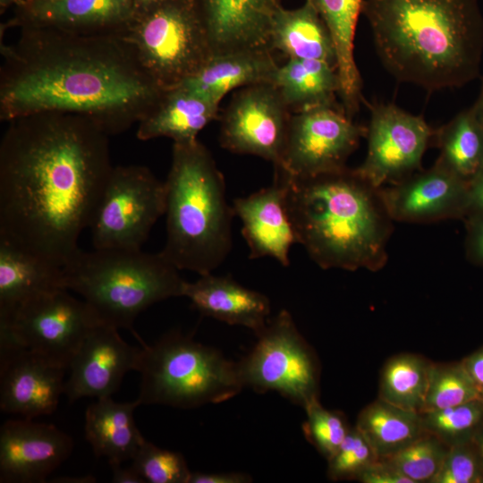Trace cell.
I'll list each match as a JSON object with an SVG mask.
<instances>
[{"label": "cell", "mask_w": 483, "mask_h": 483, "mask_svg": "<svg viewBox=\"0 0 483 483\" xmlns=\"http://www.w3.org/2000/svg\"><path fill=\"white\" fill-rule=\"evenodd\" d=\"M7 123L0 142V238L63 267L80 249L114 168L109 135L68 113Z\"/></svg>", "instance_id": "6da1fadb"}, {"label": "cell", "mask_w": 483, "mask_h": 483, "mask_svg": "<svg viewBox=\"0 0 483 483\" xmlns=\"http://www.w3.org/2000/svg\"><path fill=\"white\" fill-rule=\"evenodd\" d=\"M0 120L68 113L114 135L138 123L165 89L141 66L123 34L82 35L25 26L1 43Z\"/></svg>", "instance_id": "7a4b0ae2"}, {"label": "cell", "mask_w": 483, "mask_h": 483, "mask_svg": "<svg viewBox=\"0 0 483 483\" xmlns=\"http://www.w3.org/2000/svg\"><path fill=\"white\" fill-rule=\"evenodd\" d=\"M374 46L398 81L428 91L476 79L483 53L477 0H363Z\"/></svg>", "instance_id": "3957f363"}, {"label": "cell", "mask_w": 483, "mask_h": 483, "mask_svg": "<svg viewBox=\"0 0 483 483\" xmlns=\"http://www.w3.org/2000/svg\"><path fill=\"white\" fill-rule=\"evenodd\" d=\"M286 182L287 209L298 243L324 269L378 271L387 262L394 220L380 188L355 169Z\"/></svg>", "instance_id": "277c9868"}, {"label": "cell", "mask_w": 483, "mask_h": 483, "mask_svg": "<svg viewBox=\"0 0 483 483\" xmlns=\"http://www.w3.org/2000/svg\"><path fill=\"white\" fill-rule=\"evenodd\" d=\"M164 182L166 240L160 253L179 270L212 273L232 249L234 213L222 173L199 140L174 143Z\"/></svg>", "instance_id": "5b68a950"}, {"label": "cell", "mask_w": 483, "mask_h": 483, "mask_svg": "<svg viewBox=\"0 0 483 483\" xmlns=\"http://www.w3.org/2000/svg\"><path fill=\"white\" fill-rule=\"evenodd\" d=\"M64 285L80 294L100 323L131 331L151 305L182 296L184 280L160 252L79 249L62 267Z\"/></svg>", "instance_id": "8992f818"}, {"label": "cell", "mask_w": 483, "mask_h": 483, "mask_svg": "<svg viewBox=\"0 0 483 483\" xmlns=\"http://www.w3.org/2000/svg\"><path fill=\"white\" fill-rule=\"evenodd\" d=\"M140 344V405L192 409L228 401L243 389L237 362L190 335L171 331L150 345Z\"/></svg>", "instance_id": "52a82bcc"}, {"label": "cell", "mask_w": 483, "mask_h": 483, "mask_svg": "<svg viewBox=\"0 0 483 483\" xmlns=\"http://www.w3.org/2000/svg\"><path fill=\"white\" fill-rule=\"evenodd\" d=\"M123 37L162 89L181 85L212 56L206 31L190 0H166L135 13Z\"/></svg>", "instance_id": "ba28073f"}, {"label": "cell", "mask_w": 483, "mask_h": 483, "mask_svg": "<svg viewBox=\"0 0 483 483\" xmlns=\"http://www.w3.org/2000/svg\"><path fill=\"white\" fill-rule=\"evenodd\" d=\"M257 342L237 362L242 385L274 391L303 409L318 399V363L291 313L281 309L256 334Z\"/></svg>", "instance_id": "9c48e42d"}, {"label": "cell", "mask_w": 483, "mask_h": 483, "mask_svg": "<svg viewBox=\"0 0 483 483\" xmlns=\"http://www.w3.org/2000/svg\"><path fill=\"white\" fill-rule=\"evenodd\" d=\"M165 211V182L148 167L114 166L89 225L94 248L140 250Z\"/></svg>", "instance_id": "30bf717a"}, {"label": "cell", "mask_w": 483, "mask_h": 483, "mask_svg": "<svg viewBox=\"0 0 483 483\" xmlns=\"http://www.w3.org/2000/svg\"><path fill=\"white\" fill-rule=\"evenodd\" d=\"M58 289L36 296L0 318V346H21L65 368L99 323L82 300Z\"/></svg>", "instance_id": "8fae6325"}, {"label": "cell", "mask_w": 483, "mask_h": 483, "mask_svg": "<svg viewBox=\"0 0 483 483\" xmlns=\"http://www.w3.org/2000/svg\"><path fill=\"white\" fill-rule=\"evenodd\" d=\"M366 132L340 105L292 113L282 163L275 171L297 179L340 171Z\"/></svg>", "instance_id": "7c38bea8"}, {"label": "cell", "mask_w": 483, "mask_h": 483, "mask_svg": "<svg viewBox=\"0 0 483 483\" xmlns=\"http://www.w3.org/2000/svg\"><path fill=\"white\" fill-rule=\"evenodd\" d=\"M292 112L273 83L236 90L221 115V146L281 165Z\"/></svg>", "instance_id": "4fadbf2b"}, {"label": "cell", "mask_w": 483, "mask_h": 483, "mask_svg": "<svg viewBox=\"0 0 483 483\" xmlns=\"http://www.w3.org/2000/svg\"><path fill=\"white\" fill-rule=\"evenodd\" d=\"M435 131L418 115L393 104L370 106L368 151L355 170L375 187L395 183L419 171Z\"/></svg>", "instance_id": "5bb4252c"}, {"label": "cell", "mask_w": 483, "mask_h": 483, "mask_svg": "<svg viewBox=\"0 0 483 483\" xmlns=\"http://www.w3.org/2000/svg\"><path fill=\"white\" fill-rule=\"evenodd\" d=\"M67 368L27 348L0 346V409L23 419L53 413Z\"/></svg>", "instance_id": "9a60e30c"}, {"label": "cell", "mask_w": 483, "mask_h": 483, "mask_svg": "<svg viewBox=\"0 0 483 483\" xmlns=\"http://www.w3.org/2000/svg\"><path fill=\"white\" fill-rule=\"evenodd\" d=\"M140 353L141 347L128 344L117 328L97 323L70 362V374L64 384L68 401L111 397L123 377L131 370H138Z\"/></svg>", "instance_id": "2e32d148"}, {"label": "cell", "mask_w": 483, "mask_h": 483, "mask_svg": "<svg viewBox=\"0 0 483 483\" xmlns=\"http://www.w3.org/2000/svg\"><path fill=\"white\" fill-rule=\"evenodd\" d=\"M469 183L436 162L388 187H381L387 211L394 221L428 224L464 219Z\"/></svg>", "instance_id": "e0dca14e"}, {"label": "cell", "mask_w": 483, "mask_h": 483, "mask_svg": "<svg viewBox=\"0 0 483 483\" xmlns=\"http://www.w3.org/2000/svg\"><path fill=\"white\" fill-rule=\"evenodd\" d=\"M72 448V438L55 425L9 419L0 428V482H45Z\"/></svg>", "instance_id": "ac0fdd59"}, {"label": "cell", "mask_w": 483, "mask_h": 483, "mask_svg": "<svg viewBox=\"0 0 483 483\" xmlns=\"http://www.w3.org/2000/svg\"><path fill=\"white\" fill-rule=\"evenodd\" d=\"M206 31L212 55L271 50L273 19L281 0H190ZM273 52V51H272Z\"/></svg>", "instance_id": "d6986e66"}, {"label": "cell", "mask_w": 483, "mask_h": 483, "mask_svg": "<svg viewBox=\"0 0 483 483\" xmlns=\"http://www.w3.org/2000/svg\"><path fill=\"white\" fill-rule=\"evenodd\" d=\"M134 16L131 0H24L4 28L49 27L76 34H123Z\"/></svg>", "instance_id": "ffe728a7"}, {"label": "cell", "mask_w": 483, "mask_h": 483, "mask_svg": "<svg viewBox=\"0 0 483 483\" xmlns=\"http://www.w3.org/2000/svg\"><path fill=\"white\" fill-rule=\"evenodd\" d=\"M232 207L242 223L250 258L269 257L289 266L290 249L298 242L287 209L284 179L275 173L270 186L235 199Z\"/></svg>", "instance_id": "44dd1931"}, {"label": "cell", "mask_w": 483, "mask_h": 483, "mask_svg": "<svg viewBox=\"0 0 483 483\" xmlns=\"http://www.w3.org/2000/svg\"><path fill=\"white\" fill-rule=\"evenodd\" d=\"M182 296L188 298L192 307L203 316L247 327L255 335L270 318L269 299L228 275L208 273L199 275L195 282L185 281Z\"/></svg>", "instance_id": "7402d4cb"}, {"label": "cell", "mask_w": 483, "mask_h": 483, "mask_svg": "<svg viewBox=\"0 0 483 483\" xmlns=\"http://www.w3.org/2000/svg\"><path fill=\"white\" fill-rule=\"evenodd\" d=\"M219 105L183 85L165 89L151 110L137 123L140 140L159 137L174 143L198 140V134L218 118Z\"/></svg>", "instance_id": "603a6c76"}, {"label": "cell", "mask_w": 483, "mask_h": 483, "mask_svg": "<svg viewBox=\"0 0 483 483\" xmlns=\"http://www.w3.org/2000/svg\"><path fill=\"white\" fill-rule=\"evenodd\" d=\"M58 289H65L62 267L0 238V318L23 302Z\"/></svg>", "instance_id": "cb8c5ba5"}, {"label": "cell", "mask_w": 483, "mask_h": 483, "mask_svg": "<svg viewBox=\"0 0 483 483\" xmlns=\"http://www.w3.org/2000/svg\"><path fill=\"white\" fill-rule=\"evenodd\" d=\"M279 64L270 50H242L214 55L192 77L181 85L216 105L230 91L273 83Z\"/></svg>", "instance_id": "d4e9b609"}, {"label": "cell", "mask_w": 483, "mask_h": 483, "mask_svg": "<svg viewBox=\"0 0 483 483\" xmlns=\"http://www.w3.org/2000/svg\"><path fill=\"white\" fill-rule=\"evenodd\" d=\"M138 400L118 402L111 397L97 399L85 413V437L96 456L109 463L132 460L146 440L138 429L133 412Z\"/></svg>", "instance_id": "484cf974"}, {"label": "cell", "mask_w": 483, "mask_h": 483, "mask_svg": "<svg viewBox=\"0 0 483 483\" xmlns=\"http://www.w3.org/2000/svg\"><path fill=\"white\" fill-rule=\"evenodd\" d=\"M270 48L281 52L288 59L318 60L337 69L332 35L307 0L295 9L279 8L272 21Z\"/></svg>", "instance_id": "4316f807"}, {"label": "cell", "mask_w": 483, "mask_h": 483, "mask_svg": "<svg viewBox=\"0 0 483 483\" xmlns=\"http://www.w3.org/2000/svg\"><path fill=\"white\" fill-rule=\"evenodd\" d=\"M326 24L336 50L341 106L352 117L363 101L362 80L354 57L356 26L363 0H307Z\"/></svg>", "instance_id": "83f0119b"}, {"label": "cell", "mask_w": 483, "mask_h": 483, "mask_svg": "<svg viewBox=\"0 0 483 483\" xmlns=\"http://www.w3.org/2000/svg\"><path fill=\"white\" fill-rule=\"evenodd\" d=\"M273 84L292 113L324 106H338L337 69L310 59H288L279 65Z\"/></svg>", "instance_id": "f1b7e54d"}, {"label": "cell", "mask_w": 483, "mask_h": 483, "mask_svg": "<svg viewBox=\"0 0 483 483\" xmlns=\"http://www.w3.org/2000/svg\"><path fill=\"white\" fill-rule=\"evenodd\" d=\"M355 427L378 459L394 454L426 432L420 413L401 409L379 398L363 408Z\"/></svg>", "instance_id": "f546056e"}, {"label": "cell", "mask_w": 483, "mask_h": 483, "mask_svg": "<svg viewBox=\"0 0 483 483\" xmlns=\"http://www.w3.org/2000/svg\"><path fill=\"white\" fill-rule=\"evenodd\" d=\"M434 137L440 152L436 162L469 183L483 167V122L474 106L440 127Z\"/></svg>", "instance_id": "4dcf8cb0"}, {"label": "cell", "mask_w": 483, "mask_h": 483, "mask_svg": "<svg viewBox=\"0 0 483 483\" xmlns=\"http://www.w3.org/2000/svg\"><path fill=\"white\" fill-rule=\"evenodd\" d=\"M433 362L413 353L391 358L384 366L378 398L401 409L421 413Z\"/></svg>", "instance_id": "1f68e13d"}, {"label": "cell", "mask_w": 483, "mask_h": 483, "mask_svg": "<svg viewBox=\"0 0 483 483\" xmlns=\"http://www.w3.org/2000/svg\"><path fill=\"white\" fill-rule=\"evenodd\" d=\"M425 431L449 447L473 440L483 426V399L420 413Z\"/></svg>", "instance_id": "d6a6232c"}, {"label": "cell", "mask_w": 483, "mask_h": 483, "mask_svg": "<svg viewBox=\"0 0 483 483\" xmlns=\"http://www.w3.org/2000/svg\"><path fill=\"white\" fill-rule=\"evenodd\" d=\"M479 398L481 394L462 362L433 363L422 412L451 408Z\"/></svg>", "instance_id": "836d02e7"}, {"label": "cell", "mask_w": 483, "mask_h": 483, "mask_svg": "<svg viewBox=\"0 0 483 483\" xmlns=\"http://www.w3.org/2000/svg\"><path fill=\"white\" fill-rule=\"evenodd\" d=\"M449 448L438 437L426 431L409 445L380 460L386 461L412 483H431L438 473Z\"/></svg>", "instance_id": "e575fe53"}, {"label": "cell", "mask_w": 483, "mask_h": 483, "mask_svg": "<svg viewBox=\"0 0 483 483\" xmlns=\"http://www.w3.org/2000/svg\"><path fill=\"white\" fill-rule=\"evenodd\" d=\"M131 466L149 483H189L191 471L182 453L145 440Z\"/></svg>", "instance_id": "d590c367"}, {"label": "cell", "mask_w": 483, "mask_h": 483, "mask_svg": "<svg viewBox=\"0 0 483 483\" xmlns=\"http://www.w3.org/2000/svg\"><path fill=\"white\" fill-rule=\"evenodd\" d=\"M304 410L307 415L302 426L304 436L328 460L350 428L341 413L325 409L318 399L311 402Z\"/></svg>", "instance_id": "8d00e7d4"}, {"label": "cell", "mask_w": 483, "mask_h": 483, "mask_svg": "<svg viewBox=\"0 0 483 483\" xmlns=\"http://www.w3.org/2000/svg\"><path fill=\"white\" fill-rule=\"evenodd\" d=\"M378 460L374 450L355 427L327 460V475L332 480L356 479L368 466Z\"/></svg>", "instance_id": "74e56055"}, {"label": "cell", "mask_w": 483, "mask_h": 483, "mask_svg": "<svg viewBox=\"0 0 483 483\" xmlns=\"http://www.w3.org/2000/svg\"><path fill=\"white\" fill-rule=\"evenodd\" d=\"M483 482V464L472 441L449 448L431 483Z\"/></svg>", "instance_id": "f35d334b"}, {"label": "cell", "mask_w": 483, "mask_h": 483, "mask_svg": "<svg viewBox=\"0 0 483 483\" xmlns=\"http://www.w3.org/2000/svg\"><path fill=\"white\" fill-rule=\"evenodd\" d=\"M464 220L466 256L471 263L483 267V215L471 216Z\"/></svg>", "instance_id": "ab89813d"}, {"label": "cell", "mask_w": 483, "mask_h": 483, "mask_svg": "<svg viewBox=\"0 0 483 483\" xmlns=\"http://www.w3.org/2000/svg\"><path fill=\"white\" fill-rule=\"evenodd\" d=\"M363 483H412V481L384 460H377L356 478Z\"/></svg>", "instance_id": "60d3db41"}, {"label": "cell", "mask_w": 483, "mask_h": 483, "mask_svg": "<svg viewBox=\"0 0 483 483\" xmlns=\"http://www.w3.org/2000/svg\"><path fill=\"white\" fill-rule=\"evenodd\" d=\"M252 478L243 472H191L189 483H248Z\"/></svg>", "instance_id": "b9f144b4"}, {"label": "cell", "mask_w": 483, "mask_h": 483, "mask_svg": "<svg viewBox=\"0 0 483 483\" xmlns=\"http://www.w3.org/2000/svg\"><path fill=\"white\" fill-rule=\"evenodd\" d=\"M477 215H483V167L469 182L468 187V206L465 218Z\"/></svg>", "instance_id": "7bdbcfd3"}, {"label": "cell", "mask_w": 483, "mask_h": 483, "mask_svg": "<svg viewBox=\"0 0 483 483\" xmlns=\"http://www.w3.org/2000/svg\"><path fill=\"white\" fill-rule=\"evenodd\" d=\"M462 364L481 394L483 393V350L466 358Z\"/></svg>", "instance_id": "ee69618b"}, {"label": "cell", "mask_w": 483, "mask_h": 483, "mask_svg": "<svg viewBox=\"0 0 483 483\" xmlns=\"http://www.w3.org/2000/svg\"><path fill=\"white\" fill-rule=\"evenodd\" d=\"M122 463H109L112 470L111 482L113 483H145V479L131 465L128 468L121 466Z\"/></svg>", "instance_id": "f6af8a7d"}, {"label": "cell", "mask_w": 483, "mask_h": 483, "mask_svg": "<svg viewBox=\"0 0 483 483\" xmlns=\"http://www.w3.org/2000/svg\"><path fill=\"white\" fill-rule=\"evenodd\" d=\"M134 7V14L147 11L166 0H131Z\"/></svg>", "instance_id": "bcb514c9"}, {"label": "cell", "mask_w": 483, "mask_h": 483, "mask_svg": "<svg viewBox=\"0 0 483 483\" xmlns=\"http://www.w3.org/2000/svg\"><path fill=\"white\" fill-rule=\"evenodd\" d=\"M52 482L60 483H93L96 482V479L91 475H85L80 477H60L52 480Z\"/></svg>", "instance_id": "7dc6e473"}, {"label": "cell", "mask_w": 483, "mask_h": 483, "mask_svg": "<svg viewBox=\"0 0 483 483\" xmlns=\"http://www.w3.org/2000/svg\"><path fill=\"white\" fill-rule=\"evenodd\" d=\"M473 442L483 464V426L473 438Z\"/></svg>", "instance_id": "c3c4849f"}, {"label": "cell", "mask_w": 483, "mask_h": 483, "mask_svg": "<svg viewBox=\"0 0 483 483\" xmlns=\"http://www.w3.org/2000/svg\"><path fill=\"white\" fill-rule=\"evenodd\" d=\"M24 0H0L1 13L11 6H18L23 3Z\"/></svg>", "instance_id": "681fc988"}, {"label": "cell", "mask_w": 483, "mask_h": 483, "mask_svg": "<svg viewBox=\"0 0 483 483\" xmlns=\"http://www.w3.org/2000/svg\"><path fill=\"white\" fill-rule=\"evenodd\" d=\"M473 106L476 109L481 121L483 122V85H482V89H481V92L479 94V99Z\"/></svg>", "instance_id": "f907efd6"}, {"label": "cell", "mask_w": 483, "mask_h": 483, "mask_svg": "<svg viewBox=\"0 0 483 483\" xmlns=\"http://www.w3.org/2000/svg\"><path fill=\"white\" fill-rule=\"evenodd\" d=\"M481 398L483 399V393L481 394Z\"/></svg>", "instance_id": "816d5d0a"}]
</instances>
